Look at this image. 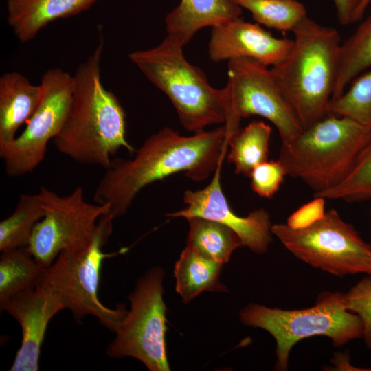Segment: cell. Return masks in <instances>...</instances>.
Segmentation results:
<instances>
[{
	"mask_svg": "<svg viewBox=\"0 0 371 371\" xmlns=\"http://www.w3.org/2000/svg\"><path fill=\"white\" fill-rule=\"evenodd\" d=\"M227 141L224 124L188 137L165 127L149 136L133 159L112 160L93 199L109 205L114 219L123 216L137 194L155 181L179 172L194 181L205 180L222 164Z\"/></svg>",
	"mask_w": 371,
	"mask_h": 371,
	"instance_id": "6da1fadb",
	"label": "cell"
},
{
	"mask_svg": "<svg viewBox=\"0 0 371 371\" xmlns=\"http://www.w3.org/2000/svg\"><path fill=\"white\" fill-rule=\"evenodd\" d=\"M104 38L76 69L74 89L65 122L54 138L55 148L73 160L108 169L111 157L125 148L136 150L126 137V113L115 95L101 80Z\"/></svg>",
	"mask_w": 371,
	"mask_h": 371,
	"instance_id": "7a4b0ae2",
	"label": "cell"
},
{
	"mask_svg": "<svg viewBox=\"0 0 371 371\" xmlns=\"http://www.w3.org/2000/svg\"><path fill=\"white\" fill-rule=\"evenodd\" d=\"M370 137L371 128L328 113L282 143L278 160L288 175L319 193L346 177Z\"/></svg>",
	"mask_w": 371,
	"mask_h": 371,
	"instance_id": "277c9868",
	"label": "cell"
},
{
	"mask_svg": "<svg viewBox=\"0 0 371 371\" xmlns=\"http://www.w3.org/2000/svg\"><path fill=\"white\" fill-rule=\"evenodd\" d=\"M41 98V87L32 84L16 71L0 78V150L16 137L18 129L27 123L36 110Z\"/></svg>",
	"mask_w": 371,
	"mask_h": 371,
	"instance_id": "e0dca14e",
	"label": "cell"
},
{
	"mask_svg": "<svg viewBox=\"0 0 371 371\" xmlns=\"http://www.w3.org/2000/svg\"><path fill=\"white\" fill-rule=\"evenodd\" d=\"M249 10L260 25L282 32L293 31L307 16L304 5L297 0H232Z\"/></svg>",
	"mask_w": 371,
	"mask_h": 371,
	"instance_id": "d4e9b609",
	"label": "cell"
},
{
	"mask_svg": "<svg viewBox=\"0 0 371 371\" xmlns=\"http://www.w3.org/2000/svg\"><path fill=\"white\" fill-rule=\"evenodd\" d=\"M98 0H6L7 22L16 38L25 43L60 19L78 15Z\"/></svg>",
	"mask_w": 371,
	"mask_h": 371,
	"instance_id": "2e32d148",
	"label": "cell"
},
{
	"mask_svg": "<svg viewBox=\"0 0 371 371\" xmlns=\"http://www.w3.org/2000/svg\"><path fill=\"white\" fill-rule=\"evenodd\" d=\"M19 324L22 339L10 371H37L41 347L49 322L65 308L49 289L36 286L21 291L0 306Z\"/></svg>",
	"mask_w": 371,
	"mask_h": 371,
	"instance_id": "5bb4252c",
	"label": "cell"
},
{
	"mask_svg": "<svg viewBox=\"0 0 371 371\" xmlns=\"http://www.w3.org/2000/svg\"><path fill=\"white\" fill-rule=\"evenodd\" d=\"M183 45L167 35L157 46L129 54V59L175 108L182 126L199 133L211 124H225L224 89L211 86L203 71L190 64Z\"/></svg>",
	"mask_w": 371,
	"mask_h": 371,
	"instance_id": "5b68a950",
	"label": "cell"
},
{
	"mask_svg": "<svg viewBox=\"0 0 371 371\" xmlns=\"http://www.w3.org/2000/svg\"><path fill=\"white\" fill-rule=\"evenodd\" d=\"M338 21L342 25L355 22L357 11L362 0H333Z\"/></svg>",
	"mask_w": 371,
	"mask_h": 371,
	"instance_id": "4dcf8cb0",
	"label": "cell"
},
{
	"mask_svg": "<svg viewBox=\"0 0 371 371\" xmlns=\"http://www.w3.org/2000/svg\"><path fill=\"white\" fill-rule=\"evenodd\" d=\"M38 194L45 216L36 225L27 249L46 269L62 251L87 248L95 236L99 218L110 212V206L86 201L80 186L60 196L42 186Z\"/></svg>",
	"mask_w": 371,
	"mask_h": 371,
	"instance_id": "8fae6325",
	"label": "cell"
},
{
	"mask_svg": "<svg viewBox=\"0 0 371 371\" xmlns=\"http://www.w3.org/2000/svg\"><path fill=\"white\" fill-rule=\"evenodd\" d=\"M186 219L190 227L186 245L222 265L243 246L237 234L221 223L201 217Z\"/></svg>",
	"mask_w": 371,
	"mask_h": 371,
	"instance_id": "44dd1931",
	"label": "cell"
},
{
	"mask_svg": "<svg viewBox=\"0 0 371 371\" xmlns=\"http://www.w3.org/2000/svg\"><path fill=\"white\" fill-rule=\"evenodd\" d=\"M370 68L371 14L341 43L338 74L332 100L341 95L356 77Z\"/></svg>",
	"mask_w": 371,
	"mask_h": 371,
	"instance_id": "7402d4cb",
	"label": "cell"
},
{
	"mask_svg": "<svg viewBox=\"0 0 371 371\" xmlns=\"http://www.w3.org/2000/svg\"><path fill=\"white\" fill-rule=\"evenodd\" d=\"M225 91L228 139L238 131L243 119L258 115L276 128L282 143L303 130L293 108L282 91L271 68L252 58L228 61Z\"/></svg>",
	"mask_w": 371,
	"mask_h": 371,
	"instance_id": "ba28073f",
	"label": "cell"
},
{
	"mask_svg": "<svg viewBox=\"0 0 371 371\" xmlns=\"http://www.w3.org/2000/svg\"><path fill=\"white\" fill-rule=\"evenodd\" d=\"M346 308L361 319L363 338L371 348V276L363 278L344 295Z\"/></svg>",
	"mask_w": 371,
	"mask_h": 371,
	"instance_id": "83f0119b",
	"label": "cell"
},
{
	"mask_svg": "<svg viewBox=\"0 0 371 371\" xmlns=\"http://www.w3.org/2000/svg\"><path fill=\"white\" fill-rule=\"evenodd\" d=\"M371 3V0H362L355 16V22L360 20L365 11L366 10L367 8L369 6V5Z\"/></svg>",
	"mask_w": 371,
	"mask_h": 371,
	"instance_id": "1f68e13d",
	"label": "cell"
},
{
	"mask_svg": "<svg viewBox=\"0 0 371 371\" xmlns=\"http://www.w3.org/2000/svg\"><path fill=\"white\" fill-rule=\"evenodd\" d=\"M241 14L242 8L232 0H181L166 18V30L184 46L200 29L218 26Z\"/></svg>",
	"mask_w": 371,
	"mask_h": 371,
	"instance_id": "ac0fdd59",
	"label": "cell"
},
{
	"mask_svg": "<svg viewBox=\"0 0 371 371\" xmlns=\"http://www.w3.org/2000/svg\"><path fill=\"white\" fill-rule=\"evenodd\" d=\"M271 232L295 257L314 267L335 276L366 273L371 246L335 210L306 228L279 223Z\"/></svg>",
	"mask_w": 371,
	"mask_h": 371,
	"instance_id": "30bf717a",
	"label": "cell"
},
{
	"mask_svg": "<svg viewBox=\"0 0 371 371\" xmlns=\"http://www.w3.org/2000/svg\"><path fill=\"white\" fill-rule=\"evenodd\" d=\"M313 196L349 203L371 199V137L346 177L335 186L314 194Z\"/></svg>",
	"mask_w": 371,
	"mask_h": 371,
	"instance_id": "484cf974",
	"label": "cell"
},
{
	"mask_svg": "<svg viewBox=\"0 0 371 371\" xmlns=\"http://www.w3.org/2000/svg\"><path fill=\"white\" fill-rule=\"evenodd\" d=\"M292 32L288 55L271 68L304 128L328 114L341 43L336 29L307 16Z\"/></svg>",
	"mask_w": 371,
	"mask_h": 371,
	"instance_id": "3957f363",
	"label": "cell"
},
{
	"mask_svg": "<svg viewBox=\"0 0 371 371\" xmlns=\"http://www.w3.org/2000/svg\"><path fill=\"white\" fill-rule=\"evenodd\" d=\"M164 270L154 267L137 281L130 293V311L116 327L106 354L141 361L150 371L170 370L165 335L167 330L163 299Z\"/></svg>",
	"mask_w": 371,
	"mask_h": 371,
	"instance_id": "9c48e42d",
	"label": "cell"
},
{
	"mask_svg": "<svg viewBox=\"0 0 371 371\" xmlns=\"http://www.w3.org/2000/svg\"><path fill=\"white\" fill-rule=\"evenodd\" d=\"M325 200L321 196H314L290 214L286 224L292 229H303L317 222L326 214Z\"/></svg>",
	"mask_w": 371,
	"mask_h": 371,
	"instance_id": "f546056e",
	"label": "cell"
},
{
	"mask_svg": "<svg viewBox=\"0 0 371 371\" xmlns=\"http://www.w3.org/2000/svg\"><path fill=\"white\" fill-rule=\"evenodd\" d=\"M113 219L110 212L102 215L91 244L80 251H62L38 282L58 296L77 323L81 324L86 316L93 315L113 332L128 312L122 304L115 308L106 307L98 297L102 262L113 255L103 251L113 231Z\"/></svg>",
	"mask_w": 371,
	"mask_h": 371,
	"instance_id": "52a82bcc",
	"label": "cell"
},
{
	"mask_svg": "<svg viewBox=\"0 0 371 371\" xmlns=\"http://www.w3.org/2000/svg\"><path fill=\"white\" fill-rule=\"evenodd\" d=\"M271 133L270 126L254 120L229 138L227 160L236 174L249 177L256 166L268 160Z\"/></svg>",
	"mask_w": 371,
	"mask_h": 371,
	"instance_id": "ffe728a7",
	"label": "cell"
},
{
	"mask_svg": "<svg viewBox=\"0 0 371 371\" xmlns=\"http://www.w3.org/2000/svg\"><path fill=\"white\" fill-rule=\"evenodd\" d=\"M292 44L293 39L276 38L238 17L212 27L208 55L215 63L247 58L271 67L284 60Z\"/></svg>",
	"mask_w": 371,
	"mask_h": 371,
	"instance_id": "9a60e30c",
	"label": "cell"
},
{
	"mask_svg": "<svg viewBox=\"0 0 371 371\" xmlns=\"http://www.w3.org/2000/svg\"><path fill=\"white\" fill-rule=\"evenodd\" d=\"M221 165L216 169L212 181L206 187L184 192L186 208L166 216L185 218L201 217L221 223L237 234L243 246L256 254H264L272 241L273 225L270 215L262 208L244 217L232 211L221 186Z\"/></svg>",
	"mask_w": 371,
	"mask_h": 371,
	"instance_id": "4fadbf2b",
	"label": "cell"
},
{
	"mask_svg": "<svg viewBox=\"0 0 371 371\" xmlns=\"http://www.w3.org/2000/svg\"><path fill=\"white\" fill-rule=\"evenodd\" d=\"M41 98L24 131L0 150L9 177L32 172L43 160L49 142L59 133L67 119L74 89V76L56 67L41 76Z\"/></svg>",
	"mask_w": 371,
	"mask_h": 371,
	"instance_id": "7c38bea8",
	"label": "cell"
},
{
	"mask_svg": "<svg viewBox=\"0 0 371 371\" xmlns=\"http://www.w3.org/2000/svg\"><path fill=\"white\" fill-rule=\"evenodd\" d=\"M45 216L39 195L23 194L14 211L0 223V251L27 247L36 225Z\"/></svg>",
	"mask_w": 371,
	"mask_h": 371,
	"instance_id": "cb8c5ba5",
	"label": "cell"
},
{
	"mask_svg": "<svg viewBox=\"0 0 371 371\" xmlns=\"http://www.w3.org/2000/svg\"><path fill=\"white\" fill-rule=\"evenodd\" d=\"M288 175L284 166L277 159L265 161L256 166L251 172V187L262 198H272L279 190Z\"/></svg>",
	"mask_w": 371,
	"mask_h": 371,
	"instance_id": "f1b7e54d",
	"label": "cell"
},
{
	"mask_svg": "<svg viewBox=\"0 0 371 371\" xmlns=\"http://www.w3.org/2000/svg\"><path fill=\"white\" fill-rule=\"evenodd\" d=\"M241 322L269 332L276 341V370H286L290 351L301 339L326 336L333 344L341 346L363 337V323L345 305L344 295L324 292L315 306L300 310H282L251 304L241 310Z\"/></svg>",
	"mask_w": 371,
	"mask_h": 371,
	"instance_id": "8992f818",
	"label": "cell"
},
{
	"mask_svg": "<svg viewBox=\"0 0 371 371\" xmlns=\"http://www.w3.org/2000/svg\"><path fill=\"white\" fill-rule=\"evenodd\" d=\"M328 113L347 117L371 128V68L356 77L329 104Z\"/></svg>",
	"mask_w": 371,
	"mask_h": 371,
	"instance_id": "4316f807",
	"label": "cell"
},
{
	"mask_svg": "<svg viewBox=\"0 0 371 371\" xmlns=\"http://www.w3.org/2000/svg\"><path fill=\"white\" fill-rule=\"evenodd\" d=\"M366 273L371 276V258Z\"/></svg>",
	"mask_w": 371,
	"mask_h": 371,
	"instance_id": "d6a6232c",
	"label": "cell"
},
{
	"mask_svg": "<svg viewBox=\"0 0 371 371\" xmlns=\"http://www.w3.org/2000/svg\"><path fill=\"white\" fill-rule=\"evenodd\" d=\"M44 270L27 247L2 252L0 258V306L16 294L35 287Z\"/></svg>",
	"mask_w": 371,
	"mask_h": 371,
	"instance_id": "603a6c76",
	"label": "cell"
},
{
	"mask_svg": "<svg viewBox=\"0 0 371 371\" xmlns=\"http://www.w3.org/2000/svg\"><path fill=\"white\" fill-rule=\"evenodd\" d=\"M223 265L186 245L175 265L176 291L188 303L204 291L226 292L220 281Z\"/></svg>",
	"mask_w": 371,
	"mask_h": 371,
	"instance_id": "d6986e66",
	"label": "cell"
}]
</instances>
